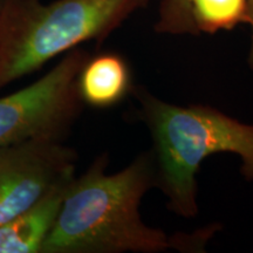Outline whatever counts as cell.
<instances>
[{"label": "cell", "instance_id": "1", "mask_svg": "<svg viewBox=\"0 0 253 253\" xmlns=\"http://www.w3.org/2000/svg\"><path fill=\"white\" fill-rule=\"evenodd\" d=\"M101 155L68 185L54 226L41 253L163 252L171 240L142 220L140 204L156 185L153 151L138 155L116 173Z\"/></svg>", "mask_w": 253, "mask_h": 253}, {"label": "cell", "instance_id": "2", "mask_svg": "<svg viewBox=\"0 0 253 253\" xmlns=\"http://www.w3.org/2000/svg\"><path fill=\"white\" fill-rule=\"evenodd\" d=\"M141 118L154 142L156 184L170 211L184 218L198 213L197 175L205 158L220 153L238 155L240 171L253 181V126L212 107L166 102L143 88H134Z\"/></svg>", "mask_w": 253, "mask_h": 253}, {"label": "cell", "instance_id": "3", "mask_svg": "<svg viewBox=\"0 0 253 253\" xmlns=\"http://www.w3.org/2000/svg\"><path fill=\"white\" fill-rule=\"evenodd\" d=\"M148 0H2L0 89L87 41H102Z\"/></svg>", "mask_w": 253, "mask_h": 253}, {"label": "cell", "instance_id": "4", "mask_svg": "<svg viewBox=\"0 0 253 253\" xmlns=\"http://www.w3.org/2000/svg\"><path fill=\"white\" fill-rule=\"evenodd\" d=\"M89 58L73 48L30 86L0 97V148L30 140L62 141L79 116V74Z\"/></svg>", "mask_w": 253, "mask_h": 253}, {"label": "cell", "instance_id": "5", "mask_svg": "<svg viewBox=\"0 0 253 253\" xmlns=\"http://www.w3.org/2000/svg\"><path fill=\"white\" fill-rule=\"evenodd\" d=\"M77 153L60 140H30L0 148V224L75 177Z\"/></svg>", "mask_w": 253, "mask_h": 253}, {"label": "cell", "instance_id": "6", "mask_svg": "<svg viewBox=\"0 0 253 253\" xmlns=\"http://www.w3.org/2000/svg\"><path fill=\"white\" fill-rule=\"evenodd\" d=\"M72 181L61 183L27 210L0 224V253H41Z\"/></svg>", "mask_w": 253, "mask_h": 253}, {"label": "cell", "instance_id": "7", "mask_svg": "<svg viewBox=\"0 0 253 253\" xmlns=\"http://www.w3.org/2000/svg\"><path fill=\"white\" fill-rule=\"evenodd\" d=\"M78 86L84 103L97 109L112 108L132 90L130 68L118 53L89 56L79 74Z\"/></svg>", "mask_w": 253, "mask_h": 253}, {"label": "cell", "instance_id": "8", "mask_svg": "<svg viewBox=\"0 0 253 253\" xmlns=\"http://www.w3.org/2000/svg\"><path fill=\"white\" fill-rule=\"evenodd\" d=\"M197 34H214L248 24V0H186Z\"/></svg>", "mask_w": 253, "mask_h": 253}, {"label": "cell", "instance_id": "9", "mask_svg": "<svg viewBox=\"0 0 253 253\" xmlns=\"http://www.w3.org/2000/svg\"><path fill=\"white\" fill-rule=\"evenodd\" d=\"M158 33L192 34L197 36L186 0H161L158 20L155 26Z\"/></svg>", "mask_w": 253, "mask_h": 253}, {"label": "cell", "instance_id": "10", "mask_svg": "<svg viewBox=\"0 0 253 253\" xmlns=\"http://www.w3.org/2000/svg\"><path fill=\"white\" fill-rule=\"evenodd\" d=\"M248 24L251 25L252 27V42L249 53L248 63L251 71H253V0H248Z\"/></svg>", "mask_w": 253, "mask_h": 253}, {"label": "cell", "instance_id": "11", "mask_svg": "<svg viewBox=\"0 0 253 253\" xmlns=\"http://www.w3.org/2000/svg\"><path fill=\"white\" fill-rule=\"evenodd\" d=\"M1 2H2V0H0V6H1Z\"/></svg>", "mask_w": 253, "mask_h": 253}]
</instances>
